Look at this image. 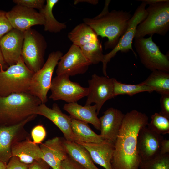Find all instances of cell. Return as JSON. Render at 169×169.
<instances>
[{"label":"cell","instance_id":"obj_1","mask_svg":"<svg viewBox=\"0 0 169 169\" xmlns=\"http://www.w3.org/2000/svg\"><path fill=\"white\" fill-rule=\"evenodd\" d=\"M144 113L133 110L125 114L114 145L111 160L112 169H139L141 160L137 150L140 130L148 123Z\"/></svg>","mask_w":169,"mask_h":169},{"label":"cell","instance_id":"obj_2","mask_svg":"<svg viewBox=\"0 0 169 169\" xmlns=\"http://www.w3.org/2000/svg\"><path fill=\"white\" fill-rule=\"evenodd\" d=\"M111 1L105 0L104 8L97 16L92 18H84V23L90 26L98 36L106 37L105 49H113L126 30L131 17L130 12L114 10L109 12Z\"/></svg>","mask_w":169,"mask_h":169},{"label":"cell","instance_id":"obj_3","mask_svg":"<svg viewBox=\"0 0 169 169\" xmlns=\"http://www.w3.org/2000/svg\"><path fill=\"white\" fill-rule=\"evenodd\" d=\"M41 103L38 97L28 92L0 97V125H14L36 115Z\"/></svg>","mask_w":169,"mask_h":169},{"label":"cell","instance_id":"obj_4","mask_svg":"<svg viewBox=\"0 0 169 169\" xmlns=\"http://www.w3.org/2000/svg\"><path fill=\"white\" fill-rule=\"evenodd\" d=\"M146 10L147 16L137 26L134 38L155 34L165 36L169 30V1L149 4Z\"/></svg>","mask_w":169,"mask_h":169},{"label":"cell","instance_id":"obj_5","mask_svg":"<svg viewBox=\"0 0 169 169\" xmlns=\"http://www.w3.org/2000/svg\"><path fill=\"white\" fill-rule=\"evenodd\" d=\"M34 73L27 67L21 56L16 64L0 71V97L13 93H28Z\"/></svg>","mask_w":169,"mask_h":169},{"label":"cell","instance_id":"obj_6","mask_svg":"<svg viewBox=\"0 0 169 169\" xmlns=\"http://www.w3.org/2000/svg\"><path fill=\"white\" fill-rule=\"evenodd\" d=\"M24 33L21 57L27 67L35 73L44 64L47 43L44 37L34 29L31 28Z\"/></svg>","mask_w":169,"mask_h":169},{"label":"cell","instance_id":"obj_7","mask_svg":"<svg viewBox=\"0 0 169 169\" xmlns=\"http://www.w3.org/2000/svg\"><path fill=\"white\" fill-rule=\"evenodd\" d=\"M148 38H134V46L141 63L151 71L161 70L169 72L168 56L162 53L152 39Z\"/></svg>","mask_w":169,"mask_h":169},{"label":"cell","instance_id":"obj_8","mask_svg":"<svg viewBox=\"0 0 169 169\" xmlns=\"http://www.w3.org/2000/svg\"><path fill=\"white\" fill-rule=\"evenodd\" d=\"M63 55L60 51L51 53L43 66L32 77L28 93L38 97L42 103L48 101L47 95L50 89L53 73Z\"/></svg>","mask_w":169,"mask_h":169},{"label":"cell","instance_id":"obj_9","mask_svg":"<svg viewBox=\"0 0 169 169\" xmlns=\"http://www.w3.org/2000/svg\"><path fill=\"white\" fill-rule=\"evenodd\" d=\"M136 10L131 17L128 27L124 33L120 38L116 45L109 53L104 54L102 63V72L104 75L107 76V64L111 59L114 57L117 53L120 51L121 53H127L131 50L136 57L137 54L132 47V41L134 38L137 26L143 21L147 16L146 7L147 5L144 1Z\"/></svg>","mask_w":169,"mask_h":169},{"label":"cell","instance_id":"obj_10","mask_svg":"<svg viewBox=\"0 0 169 169\" xmlns=\"http://www.w3.org/2000/svg\"><path fill=\"white\" fill-rule=\"evenodd\" d=\"M69 77L63 74L52 79L49 98L54 101L63 100L68 103L77 102L87 96L88 87H83L79 83L71 81Z\"/></svg>","mask_w":169,"mask_h":169},{"label":"cell","instance_id":"obj_11","mask_svg":"<svg viewBox=\"0 0 169 169\" xmlns=\"http://www.w3.org/2000/svg\"><path fill=\"white\" fill-rule=\"evenodd\" d=\"M36 116V115H32L14 125H0V161L7 164L12 157V145L30 137L24 127L28 123L34 119Z\"/></svg>","mask_w":169,"mask_h":169},{"label":"cell","instance_id":"obj_12","mask_svg":"<svg viewBox=\"0 0 169 169\" xmlns=\"http://www.w3.org/2000/svg\"><path fill=\"white\" fill-rule=\"evenodd\" d=\"M114 79L94 74L88 81V92L85 105L95 103L96 106L97 115L104 104L114 98Z\"/></svg>","mask_w":169,"mask_h":169},{"label":"cell","instance_id":"obj_13","mask_svg":"<svg viewBox=\"0 0 169 169\" xmlns=\"http://www.w3.org/2000/svg\"><path fill=\"white\" fill-rule=\"evenodd\" d=\"M91 64L80 48L72 44L68 52L61 57L56 72L57 75L65 74L69 76L83 74Z\"/></svg>","mask_w":169,"mask_h":169},{"label":"cell","instance_id":"obj_14","mask_svg":"<svg viewBox=\"0 0 169 169\" xmlns=\"http://www.w3.org/2000/svg\"><path fill=\"white\" fill-rule=\"evenodd\" d=\"M7 17L13 28L24 32L35 25H43V17L34 9L16 5L6 12Z\"/></svg>","mask_w":169,"mask_h":169},{"label":"cell","instance_id":"obj_15","mask_svg":"<svg viewBox=\"0 0 169 169\" xmlns=\"http://www.w3.org/2000/svg\"><path fill=\"white\" fill-rule=\"evenodd\" d=\"M36 115L43 116L51 121L61 130L66 140L76 142H82L72 130L71 117L63 113L56 103L53 104L51 108L45 104L41 103L38 106Z\"/></svg>","mask_w":169,"mask_h":169},{"label":"cell","instance_id":"obj_16","mask_svg":"<svg viewBox=\"0 0 169 169\" xmlns=\"http://www.w3.org/2000/svg\"><path fill=\"white\" fill-rule=\"evenodd\" d=\"M164 138L147 126L140 130L137 137V150L141 161L152 158L160 154L161 142Z\"/></svg>","mask_w":169,"mask_h":169},{"label":"cell","instance_id":"obj_17","mask_svg":"<svg viewBox=\"0 0 169 169\" xmlns=\"http://www.w3.org/2000/svg\"><path fill=\"white\" fill-rule=\"evenodd\" d=\"M24 33L13 28L0 39V48L6 64L16 63L21 56Z\"/></svg>","mask_w":169,"mask_h":169},{"label":"cell","instance_id":"obj_18","mask_svg":"<svg viewBox=\"0 0 169 169\" xmlns=\"http://www.w3.org/2000/svg\"><path fill=\"white\" fill-rule=\"evenodd\" d=\"M120 110L113 108H108L99 119L100 134L103 140L114 144L116 141L124 116Z\"/></svg>","mask_w":169,"mask_h":169},{"label":"cell","instance_id":"obj_19","mask_svg":"<svg viewBox=\"0 0 169 169\" xmlns=\"http://www.w3.org/2000/svg\"><path fill=\"white\" fill-rule=\"evenodd\" d=\"M64 139L55 137L48 140L39 146L43 155L42 159L52 169H60L61 162L68 155Z\"/></svg>","mask_w":169,"mask_h":169},{"label":"cell","instance_id":"obj_20","mask_svg":"<svg viewBox=\"0 0 169 169\" xmlns=\"http://www.w3.org/2000/svg\"><path fill=\"white\" fill-rule=\"evenodd\" d=\"M76 143L87 150L94 163L105 169H112L111 161L115 149L114 143L105 140L98 143Z\"/></svg>","mask_w":169,"mask_h":169},{"label":"cell","instance_id":"obj_21","mask_svg":"<svg viewBox=\"0 0 169 169\" xmlns=\"http://www.w3.org/2000/svg\"><path fill=\"white\" fill-rule=\"evenodd\" d=\"M11 153L12 156L18 157L22 162L28 165L42 159L43 156L39 146L34 143L30 137L13 144Z\"/></svg>","mask_w":169,"mask_h":169},{"label":"cell","instance_id":"obj_22","mask_svg":"<svg viewBox=\"0 0 169 169\" xmlns=\"http://www.w3.org/2000/svg\"><path fill=\"white\" fill-rule=\"evenodd\" d=\"M64 110L68 112L71 117L87 123L92 124L98 130H100V122L96 113L95 105L82 106L77 102L65 104Z\"/></svg>","mask_w":169,"mask_h":169},{"label":"cell","instance_id":"obj_23","mask_svg":"<svg viewBox=\"0 0 169 169\" xmlns=\"http://www.w3.org/2000/svg\"><path fill=\"white\" fill-rule=\"evenodd\" d=\"M68 154L86 169H99L95 164L89 153L82 146L64 139Z\"/></svg>","mask_w":169,"mask_h":169},{"label":"cell","instance_id":"obj_24","mask_svg":"<svg viewBox=\"0 0 169 169\" xmlns=\"http://www.w3.org/2000/svg\"><path fill=\"white\" fill-rule=\"evenodd\" d=\"M68 37L73 44L79 47L86 43L98 40V36L89 26L85 23L75 26L68 34Z\"/></svg>","mask_w":169,"mask_h":169},{"label":"cell","instance_id":"obj_25","mask_svg":"<svg viewBox=\"0 0 169 169\" xmlns=\"http://www.w3.org/2000/svg\"><path fill=\"white\" fill-rule=\"evenodd\" d=\"M59 1L58 0H47L46 4L39 10V13L44 20V30L45 31L57 33L66 28L65 23L58 21L53 13V8Z\"/></svg>","mask_w":169,"mask_h":169},{"label":"cell","instance_id":"obj_26","mask_svg":"<svg viewBox=\"0 0 169 169\" xmlns=\"http://www.w3.org/2000/svg\"><path fill=\"white\" fill-rule=\"evenodd\" d=\"M141 84L152 88L161 95L169 94V73L156 70Z\"/></svg>","mask_w":169,"mask_h":169},{"label":"cell","instance_id":"obj_27","mask_svg":"<svg viewBox=\"0 0 169 169\" xmlns=\"http://www.w3.org/2000/svg\"><path fill=\"white\" fill-rule=\"evenodd\" d=\"M71 125L73 133L82 142L98 143L104 140L100 135L96 134L90 128L88 123L71 117Z\"/></svg>","mask_w":169,"mask_h":169},{"label":"cell","instance_id":"obj_28","mask_svg":"<svg viewBox=\"0 0 169 169\" xmlns=\"http://www.w3.org/2000/svg\"><path fill=\"white\" fill-rule=\"evenodd\" d=\"M154 90L141 83L135 84H124L114 78L113 82L114 98L119 95H128L132 96L137 93L147 92L151 93Z\"/></svg>","mask_w":169,"mask_h":169},{"label":"cell","instance_id":"obj_29","mask_svg":"<svg viewBox=\"0 0 169 169\" xmlns=\"http://www.w3.org/2000/svg\"><path fill=\"white\" fill-rule=\"evenodd\" d=\"M85 57L91 64H96L102 62L104 54L100 40L87 43L79 47Z\"/></svg>","mask_w":169,"mask_h":169},{"label":"cell","instance_id":"obj_30","mask_svg":"<svg viewBox=\"0 0 169 169\" xmlns=\"http://www.w3.org/2000/svg\"><path fill=\"white\" fill-rule=\"evenodd\" d=\"M151 119L147 125L149 128L161 135L169 133V118L155 113L151 116Z\"/></svg>","mask_w":169,"mask_h":169},{"label":"cell","instance_id":"obj_31","mask_svg":"<svg viewBox=\"0 0 169 169\" xmlns=\"http://www.w3.org/2000/svg\"><path fill=\"white\" fill-rule=\"evenodd\" d=\"M139 169H169V154H159L151 159L141 161Z\"/></svg>","mask_w":169,"mask_h":169},{"label":"cell","instance_id":"obj_32","mask_svg":"<svg viewBox=\"0 0 169 169\" xmlns=\"http://www.w3.org/2000/svg\"><path fill=\"white\" fill-rule=\"evenodd\" d=\"M46 132L44 127L38 125L34 127L31 131V136L33 142L35 144H41L45 139Z\"/></svg>","mask_w":169,"mask_h":169},{"label":"cell","instance_id":"obj_33","mask_svg":"<svg viewBox=\"0 0 169 169\" xmlns=\"http://www.w3.org/2000/svg\"><path fill=\"white\" fill-rule=\"evenodd\" d=\"M13 2L16 5L28 8L41 10L44 5V0H14Z\"/></svg>","mask_w":169,"mask_h":169},{"label":"cell","instance_id":"obj_34","mask_svg":"<svg viewBox=\"0 0 169 169\" xmlns=\"http://www.w3.org/2000/svg\"><path fill=\"white\" fill-rule=\"evenodd\" d=\"M13 28L6 15V12L0 10V39Z\"/></svg>","mask_w":169,"mask_h":169},{"label":"cell","instance_id":"obj_35","mask_svg":"<svg viewBox=\"0 0 169 169\" xmlns=\"http://www.w3.org/2000/svg\"><path fill=\"white\" fill-rule=\"evenodd\" d=\"M60 169H86L74 160L68 155L61 163Z\"/></svg>","mask_w":169,"mask_h":169},{"label":"cell","instance_id":"obj_36","mask_svg":"<svg viewBox=\"0 0 169 169\" xmlns=\"http://www.w3.org/2000/svg\"><path fill=\"white\" fill-rule=\"evenodd\" d=\"M28 166L22 162L18 157L12 156L6 165V169H28Z\"/></svg>","mask_w":169,"mask_h":169},{"label":"cell","instance_id":"obj_37","mask_svg":"<svg viewBox=\"0 0 169 169\" xmlns=\"http://www.w3.org/2000/svg\"><path fill=\"white\" fill-rule=\"evenodd\" d=\"M160 98L161 111L159 113L169 118V94L161 95Z\"/></svg>","mask_w":169,"mask_h":169},{"label":"cell","instance_id":"obj_38","mask_svg":"<svg viewBox=\"0 0 169 169\" xmlns=\"http://www.w3.org/2000/svg\"><path fill=\"white\" fill-rule=\"evenodd\" d=\"M50 168L49 165L41 159L29 165L28 169H50Z\"/></svg>","mask_w":169,"mask_h":169},{"label":"cell","instance_id":"obj_39","mask_svg":"<svg viewBox=\"0 0 169 169\" xmlns=\"http://www.w3.org/2000/svg\"><path fill=\"white\" fill-rule=\"evenodd\" d=\"M169 154V140L164 139L161 143L160 154L165 155Z\"/></svg>","mask_w":169,"mask_h":169},{"label":"cell","instance_id":"obj_40","mask_svg":"<svg viewBox=\"0 0 169 169\" xmlns=\"http://www.w3.org/2000/svg\"><path fill=\"white\" fill-rule=\"evenodd\" d=\"M98 2L97 0H75L74 1V4L76 5L79 3L86 2L95 5L97 4Z\"/></svg>","mask_w":169,"mask_h":169},{"label":"cell","instance_id":"obj_41","mask_svg":"<svg viewBox=\"0 0 169 169\" xmlns=\"http://www.w3.org/2000/svg\"><path fill=\"white\" fill-rule=\"evenodd\" d=\"M7 64L3 58L0 48V71L5 70Z\"/></svg>","mask_w":169,"mask_h":169},{"label":"cell","instance_id":"obj_42","mask_svg":"<svg viewBox=\"0 0 169 169\" xmlns=\"http://www.w3.org/2000/svg\"><path fill=\"white\" fill-rule=\"evenodd\" d=\"M6 164L0 161V169H6Z\"/></svg>","mask_w":169,"mask_h":169},{"label":"cell","instance_id":"obj_43","mask_svg":"<svg viewBox=\"0 0 169 169\" xmlns=\"http://www.w3.org/2000/svg\"><path fill=\"white\" fill-rule=\"evenodd\" d=\"M50 169H52L51 168H50Z\"/></svg>","mask_w":169,"mask_h":169}]
</instances>
